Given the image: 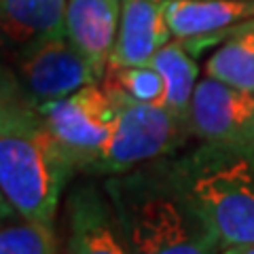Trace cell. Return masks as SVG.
Masks as SVG:
<instances>
[{"label":"cell","instance_id":"cell-3","mask_svg":"<svg viewBox=\"0 0 254 254\" xmlns=\"http://www.w3.org/2000/svg\"><path fill=\"white\" fill-rule=\"evenodd\" d=\"M168 161L222 250L254 244V161L242 146L201 142Z\"/></svg>","mask_w":254,"mask_h":254},{"label":"cell","instance_id":"cell-9","mask_svg":"<svg viewBox=\"0 0 254 254\" xmlns=\"http://www.w3.org/2000/svg\"><path fill=\"white\" fill-rule=\"evenodd\" d=\"M121 11L123 4L117 0H68L66 36L100 81L106 76L117 43Z\"/></svg>","mask_w":254,"mask_h":254},{"label":"cell","instance_id":"cell-12","mask_svg":"<svg viewBox=\"0 0 254 254\" xmlns=\"http://www.w3.org/2000/svg\"><path fill=\"white\" fill-rule=\"evenodd\" d=\"M68 0H2L4 41L19 49L41 38L66 36Z\"/></svg>","mask_w":254,"mask_h":254},{"label":"cell","instance_id":"cell-16","mask_svg":"<svg viewBox=\"0 0 254 254\" xmlns=\"http://www.w3.org/2000/svg\"><path fill=\"white\" fill-rule=\"evenodd\" d=\"M104 81L119 87L127 95L140 102H150V104H163L165 98V81L161 72L153 66H110L106 70Z\"/></svg>","mask_w":254,"mask_h":254},{"label":"cell","instance_id":"cell-18","mask_svg":"<svg viewBox=\"0 0 254 254\" xmlns=\"http://www.w3.org/2000/svg\"><path fill=\"white\" fill-rule=\"evenodd\" d=\"M117 2H121V4H123V2H125V0H117Z\"/></svg>","mask_w":254,"mask_h":254},{"label":"cell","instance_id":"cell-19","mask_svg":"<svg viewBox=\"0 0 254 254\" xmlns=\"http://www.w3.org/2000/svg\"><path fill=\"white\" fill-rule=\"evenodd\" d=\"M161 2H165V0H161Z\"/></svg>","mask_w":254,"mask_h":254},{"label":"cell","instance_id":"cell-6","mask_svg":"<svg viewBox=\"0 0 254 254\" xmlns=\"http://www.w3.org/2000/svg\"><path fill=\"white\" fill-rule=\"evenodd\" d=\"M15 78L36 106L68 98L87 85L100 83L68 36L41 38L21 47Z\"/></svg>","mask_w":254,"mask_h":254},{"label":"cell","instance_id":"cell-1","mask_svg":"<svg viewBox=\"0 0 254 254\" xmlns=\"http://www.w3.org/2000/svg\"><path fill=\"white\" fill-rule=\"evenodd\" d=\"M0 189L4 214L53 227L60 195L76 172L15 74L2 76Z\"/></svg>","mask_w":254,"mask_h":254},{"label":"cell","instance_id":"cell-17","mask_svg":"<svg viewBox=\"0 0 254 254\" xmlns=\"http://www.w3.org/2000/svg\"><path fill=\"white\" fill-rule=\"evenodd\" d=\"M237 146H242L246 153H248L250 157H252V161H254V121H252V125H250V131H248V136H246L240 144Z\"/></svg>","mask_w":254,"mask_h":254},{"label":"cell","instance_id":"cell-5","mask_svg":"<svg viewBox=\"0 0 254 254\" xmlns=\"http://www.w3.org/2000/svg\"><path fill=\"white\" fill-rule=\"evenodd\" d=\"M74 170L95 172L115 129L117 102L104 85H87L68 98L38 106Z\"/></svg>","mask_w":254,"mask_h":254},{"label":"cell","instance_id":"cell-7","mask_svg":"<svg viewBox=\"0 0 254 254\" xmlns=\"http://www.w3.org/2000/svg\"><path fill=\"white\" fill-rule=\"evenodd\" d=\"M254 121V93L214 76L201 78L190 102V131L201 142L240 144Z\"/></svg>","mask_w":254,"mask_h":254},{"label":"cell","instance_id":"cell-13","mask_svg":"<svg viewBox=\"0 0 254 254\" xmlns=\"http://www.w3.org/2000/svg\"><path fill=\"white\" fill-rule=\"evenodd\" d=\"M222 45L205 62L208 76L254 93V19L242 21L222 34L201 36L203 47Z\"/></svg>","mask_w":254,"mask_h":254},{"label":"cell","instance_id":"cell-10","mask_svg":"<svg viewBox=\"0 0 254 254\" xmlns=\"http://www.w3.org/2000/svg\"><path fill=\"white\" fill-rule=\"evenodd\" d=\"M170 36L161 0H125L108 68L146 66L168 45Z\"/></svg>","mask_w":254,"mask_h":254},{"label":"cell","instance_id":"cell-8","mask_svg":"<svg viewBox=\"0 0 254 254\" xmlns=\"http://www.w3.org/2000/svg\"><path fill=\"white\" fill-rule=\"evenodd\" d=\"M68 254H131L110 201L93 185H81L68 199Z\"/></svg>","mask_w":254,"mask_h":254},{"label":"cell","instance_id":"cell-11","mask_svg":"<svg viewBox=\"0 0 254 254\" xmlns=\"http://www.w3.org/2000/svg\"><path fill=\"white\" fill-rule=\"evenodd\" d=\"M165 19L178 41L222 34L254 19V0H165Z\"/></svg>","mask_w":254,"mask_h":254},{"label":"cell","instance_id":"cell-15","mask_svg":"<svg viewBox=\"0 0 254 254\" xmlns=\"http://www.w3.org/2000/svg\"><path fill=\"white\" fill-rule=\"evenodd\" d=\"M0 254H58L53 227L28 218H11L2 222Z\"/></svg>","mask_w":254,"mask_h":254},{"label":"cell","instance_id":"cell-2","mask_svg":"<svg viewBox=\"0 0 254 254\" xmlns=\"http://www.w3.org/2000/svg\"><path fill=\"white\" fill-rule=\"evenodd\" d=\"M106 195L131 254H218L216 233L174 176L168 159L106 180Z\"/></svg>","mask_w":254,"mask_h":254},{"label":"cell","instance_id":"cell-4","mask_svg":"<svg viewBox=\"0 0 254 254\" xmlns=\"http://www.w3.org/2000/svg\"><path fill=\"white\" fill-rule=\"evenodd\" d=\"M117 102V121L95 172L125 174L142 163L174 153L193 136L190 127L178 121L163 104L140 102L119 87L102 83Z\"/></svg>","mask_w":254,"mask_h":254},{"label":"cell","instance_id":"cell-14","mask_svg":"<svg viewBox=\"0 0 254 254\" xmlns=\"http://www.w3.org/2000/svg\"><path fill=\"white\" fill-rule=\"evenodd\" d=\"M150 64L161 72L165 81L163 106L178 121L190 127V102H193V93L197 87L195 78H197V72H199L195 60L190 58V53L182 45V41L176 38L174 43L165 45Z\"/></svg>","mask_w":254,"mask_h":254}]
</instances>
